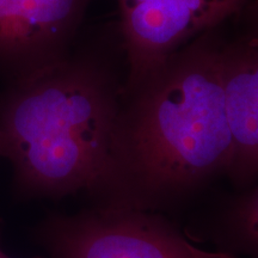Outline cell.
Returning a JSON list of instances; mask_svg holds the SVG:
<instances>
[{"instance_id":"4","label":"cell","mask_w":258,"mask_h":258,"mask_svg":"<svg viewBox=\"0 0 258 258\" xmlns=\"http://www.w3.org/2000/svg\"><path fill=\"white\" fill-rule=\"evenodd\" d=\"M92 0H0V66L12 78L61 59Z\"/></svg>"},{"instance_id":"1","label":"cell","mask_w":258,"mask_h":258,"mask_svg":"<svg viewBox=\"0 0 258 258\" xmlns=\"http://www.w3.org/2000/svg\"><path fill=\"white\" fill-rule=\"evenodd\" d=\"M232 156L222 51L195 46L128 76L108 169L90 198L159 212L227 172Z\"/></svg>"},{"instance_id":"8","label":"cell","mask_w":258,"mask_h":258,"mask_svg":"<svg viewBox=\"0 0 258 258\" xmlns=\"http://www.w3.org/2000/svg\"><path fill=\"white\" fill-rule=\"evenodd\" d=\"M118 2H120L121 10H124L131 8V6H133L135 4H139V3L146 2V0H118Z\"/></svg>"},{"instance_id":"9","label":"cell","mask_w":258,"mask_h":258,"mask_svg":"<svg viewBox=\"0 0 258 258\" xmlns=\"http://www.w3.org/2000/svg\"><path fill=\"white\" fill-rule=\"evenodd\" d=\"M0 157H6V141L2 131H0Z\"/></svg>"},{"instance_id":"6","label":"cell","mask_w":258,"mask_h":258,"mask_svg":"<svg viewBox=\"0 0 258 258\" xmlns=\"http://www.w3.org/2000/svg\"><path fill=\"white\" fill-rule=\"evenodd\" d=\"M222 72L233 140L226 173L235 185L246 188L258 178V48L222 51Z\"/></svg>"},{"instance_id":"3","label":"cell","mask_w":258,"mask_h":258,"mask_svg":"<svg viewBox=\"0 0 258 258\" xmlns=\"http://www.w3.org/2000/svg\"><path fill=\"white\" fill-rule=\"evenodd\" d=\"M50 258H237L200 249L159 212L93 205L51 213L34 231Z\"/></svg>"},{"instance_id":"10","label":"cell","mask_w":258,"mask_h":258,"mask_svg":"<svg viewBox=\"0 0 258 258\" xmlns=\"http://www.w3.org/2000/svg\"><path fill=\"white\" fill-rule=\"evenodd\" d=\"M0 258H12V257L9 256V254L6 253L4 250H3V247L0 246Z\"/></svg>"},{"instance_id":"5","label":"cell","mask_w":258,"mask_h":258,"mask_svg":"<svg viewBox=\"0 0 258 258\" xmlns=\"http://www.w3.org/2000/svg\"><path fill=\"white\" fill-rule=\"evenodd\" d=\"M243 0H146L121 10V32L135 76L175 53L182 42L212 28Z\"/></svg>"},{"instance_id":"2","label":"cell","mask_w":258,"mask_h":258,"mask_svg":"<svg viewBox=\"0 0 258 258\" xmlns=\"http://www.w3.org/2000/svg\"><path fill=\"white\" fill-rule=\"evenodd\" d=\"M121 90L98 60L72 50L11 79L0 92V131L18 199L95 191L110 160Z\"/></svg>"},{"instance_id":"7","label":"cell","mask_w":258,"mask_h":258,"mask_svg":"<svg viewBox=\"0 0 258 258\" xmlns=\"http://www.w3.org/2000/svg\"><path fill=\"white\" fill-rule=\"evenodd\" d=\"M220 241L225 251L258 258V185L234 199L220 220Z\"/></svg>"}]
</instances>
